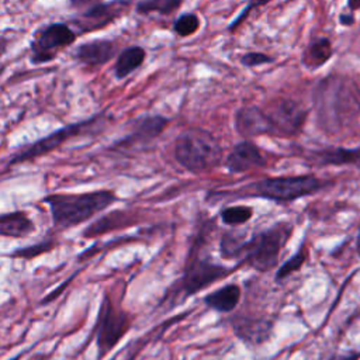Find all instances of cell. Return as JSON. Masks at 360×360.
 Returning <instances> with one entry per match:
<instances>
[{
    "label": "cell",
    "mask_w": 360,
    "mask_h": 360,
    "mask_svg": "<svg viewBox=\"0 0 360 360\" xmlns=\"http://www.w3.org/2000/svg\"><path fill=\"white\" fill-rule=\"evenodd\" d=\"M318 127L328 134H338L353 125L360 117V87L347 76L329 75L312 93Z\"/></svg>",
    "instance_id": "obj_1"
},
{
    "label": "cell",
    "mask_w": 360,
    "mask_h": 360,
    "mask_svg": "<svg viewBox=\"0 0 360 360\" xmlns=\"http://www.w3.org/2000/svg\"><path fill=\"white\" fill-rule=\"evenodd\" d=\"M58 229L76 226L101 212L118 197L110 190H96L80 194H51L44 200Z\"/></svg>",
    "instance_id": "obj_2"
},
{
    "label": "cell",
    "mask_w": 360,
    "mask_h": 360,
    "mask_svg": "<svg viewBox=\"0 0 360 360\" xmlns=\"http://www.w3.org/2000/svg\"><path fill=\"white\" fill-rule=\"evenodd\" d=\"M177 163L191 173H202L214 169L222 159V148L218 139L202 128H188L174 142Z\"/></svg>",
    "instance_id": "obj_3"
},
{
    "label": "cell",
    "mask_w": 360,
    "mask_h": 360,
    "mask_svg": "<svg viewBox=\"0 0 360 360\" xmlns=\"http://www.w3.org/2000/svg\"><path fill=\"white\" fill-rule=\"evenodd\" d=\"M291 233V226L277 224L266 231L245 239L240 248L239 264H246L257 271H269L278 263V255Z\"/></svg>",
    "instance_id": "obj_4"
},
{
    "label": "cell",
    "mask_w": 360,
    "mask_h": 360,
    "mask_svg": "<svg viewBox=\"0 0 360 360\" xmlns=\"http://www.w3.org/2000/svg\"><path fill=\"white\" fill-rule=\"evenodd\" d=\"M329 181L315 176H280L267 177L250 184L253 195L273 200L277 202H288L305 195H311L326 187Z\"/></svg>",
    "instance_id": "obj_5"
},
{
    "label": "cell",
    "mask_w": 360,
    "mask_h": 360,
    "mask_svg": "<svg viewBox=\"0 0 360 360\" xmlns=\"http://www.w3.org/2000/svg\"><path fill=\"white\" fill-rule=\"evenodd\" d=\"M129 325L131 321L127 312L117 307L105 294L101 301L96 323L97 359H103L115 347L129 329Z\"/></svg>",
    "instance_id": "obj_6"
},
{
    "label": "cell",
    "mask_w": 360,
    "mask_h": 360,
    "mask_svg": "<svg viewBox=\"0 0 360 360\" xmlns=\"http://www.w3.org/2000/svg\"><path fill=\"white\" fill-rule=\"evenodd\" d=\"M232 271L231 267L208 262L205 259L188 260L184 274L179 281V290L183 298H188L205 287L225 278Z\"/></svg>",
    "instance_id": "obj_7"
},
{
    "label": "cell",
    "mask_w": 360,
    "mask_h": 360,
    "mask_svg": "<svg viewBox=\"0 0 360 360\" xmlns=\"http://www.w3.org/2000/svg\"><path fill=\"white\" fill-rule=\"evenodd\" d=\"M273 125L274 135L294 136L297 135L307 118V110L295 100L281 98L264 110Z\"/></svg>",
    "instance_id": "obj_8"
},
{
    "label": "cell",
    "mask_w": 360,
    "mask_h": 360,
    "mask_svg": "<svg viewBox=\"0 0 360 360\" xmlns=\"http://www.w3.org/2000/svg\"><path fill=\"white\" fill-rule=\"evenodd\" d=\"M76 39V34L62 22H53L46 25L34 39L32 48V62L44 63L52 60L56 52Z\"/></svg>",
    "instance_id": "obj_9"
},
{
    "label": "cell",
    "mask_w": 360,
    "mask_h": 360,
    "mask_svg": "<svg viewBox=\"0 0 360 360\" xmlns=\"http://www.w3.org/2000/svg\"><path fill=\"white\" fill-rule=\"evenodd\" d=\"M96 121V118L87 120V121H82V122H75L66 127H62L59 129H56L55 132L49 134L45 138H41L39 141L31 143L30 146L21 149L20 152H17L11 159H10V165H17V163H22L35 158H39L42 155L49 153L51 150L59 148L63 142H66L68 139L82 134L89 125H91Z\"/></svg>",
    "instance_id": "obj_10"
},
{
    "label": "cell",
    "mask_w": 360,
    "mask_h": 360,
    "mask_svg": "<svg viewBox=\"0 0 360 360\" xmlns=\"http://www.w3.org/2000/svg\"><path fill=\"white\" fill-rule=\"evenodd\" d=\"M235 128L245 138L259 135H274L273 125L266 111L257 105H246L235 114Z\"/></svg>",
    "instance_id": "obj_11"
},
{
    "label": "cell",
    "mask_w": 360,
    "mask_h": 360,
    "mask_svg": "<svg viewBox=\"0 0 360 360\" xmlns=\"http://www.w3.org/2000/svg\"><path fill=\"white\" fill-rule=\"evenodd\" d=\"M264 165L266 160L259 148L249 141H242L235 145L225 159V169L231 174L245 173L256 167H263Z\"/></svg>",
    "instance_id": "obj_12"
},
{
    "label": "cell",
    "mask_w": 360,
    "mask_h": 360,
    "mask_svg": "<svg viewBox=\"0 0 360 360\" xmlns=\"http://www.w3.org/2000/svg\"><path fill=\"white\" fill-rule=\"evenodd\" d=\"M231 328L240 340L250 345H260L270 338L273 322L264 318L239 315L231 319Z\"/></svg>",
    "instance_id": "obj_13"
},
{
    "label": "cell",
    "mask_w": 360,
    "mask_h": 360,
    "mask_svg": "<svg viewBox=\"0 0 360 360\" xmlns=\"http://www.w3.org/2000/svg\"><path fill=\"white\" fill-rule=\"evenodd\" d=\"M115 53V45L107 39L84 42L75 51V58L87 66H101Z\"/></svg>",
    "instance_id": "obj_14"
},
{
    "label": "cell",
    "mask_w": 360,
    "mask_h": 360,
    "mask_svg": "<svg viewBox=\"0 0 360 360\" xmlns=\"http://www.w3.org/2000/svg\"><path fill=\"white\" fill-rule=\"evenodd\" d=\"M309 159L319 166H343L360 163V146L326 148L309 153Z\"/></svg>",
    "instance_id": "obj_15"
},
{
    "label": "cell",
    "mask_w": 360,
    "mask_h": 360,
    "mask_svg": "<svg viewBox=\"0 0 360 360\" xmlns=\"http://www.w3.org/2000/svg\"><path fill=\"white\" fill-rule=\"evenodd\" d=\"M35 231L34 221L24 211L0 214V236L25 238Z\"/></svg>",
    "instance_id": "obj_16"
},
{
    "label": "cell",
    "mask_w": 360,
    "mask_h": 360,
    "mask_svg": "<svg viewBox=\"0 0 360 360\" xmlns=\"http://www.w3.org/2000/svg\"><path fill=\"white\" fill-rule=\"evenodd\" d=\"M240 300V287L235 283L225 284L221 288L207 294L204 297V304L218 312H231L236 308Z\"/></svg>",
    "instance_id": "obj_17"
},
{
    "label": "cell",
    "mask_w": 360,
    "mask_h": 360,
    "mask_svg": "<svg viewBox=\"0 0 360 360\" xmlns=\"http://www.w3.org/2000/svg\"><path fill=\"white\" fill-rule=\"evenodd\" d=\"M128 6H129V3L125 0H115L111 3L97 4L96 7L90 8L84 14L86 21L89 22L87 28L93 30V28H100V27L110 24L117 17H120L127 10Z\"/></svg>",
    "instance_id": "obj_18"
},
{
    "label": "cell",
    "mask_w": 360,
    "mask_h": 360,
    "mask_svg": "<svg viewBox=\"0 0 360 360\" xmlns=\"http://www.w3.org/2000/svg\"><path fill=\"white\" fill-rule=\"evenodd\" d=\"M167 125V118L160 117V115H150V117H145L141 118L135 128L134 132L125 138L121 145H131L134 142H145V141H150L156 136H159L162 134V131L166 128Z\"/></svg>",
    "instance_id": "obj_19"
},
{
    "label": "cell",
    "mask_w": 360,
    "mask_h": 360,
    "mask_svg": "<svg viewBox=\"0 0 360 360\" xmlns=\"http://www.w3.org/2000/svg\"><path fill=\"white\" fill-rule=\"evenodd\" d=\"M332 56V44L328 38H318L307 45L302 52V63L308 69H318Z\"/></svg>",
    "instance_id": "obj_20"
},
{
    "label": "cell",
    "mask_w": 360,
    "mask_h": 360,
    "mask_svg": "<svg viewBox=\"0 0 360 360\" xmlns=\"http://www.w3.org/2000/svg\"><path fill=\"white\" fill-rule=\"evenodd\" d=\"M145 60V51L141 46H129L124 49L115 63V76L124 79L135 69H138Z\"/></svg>",
    "instance_id": "obj_21"
},
{
    "label": "cell",
    "mask_w": 360,
    "mask_h": 360,
    "mask_svg": "<svg viewBox=\"0 0 360 360\" xmlns=\"http://www.w3.org/2000/svg\"><path fill=\"white\" fill-rule=\"evenodd\" d=\"M253 215V208L249 205H231L219 212L221 221L228 226H238L246 224Z\"/></svg>",
    "instance_id": "obj_22"
},
{
    "label": "cell",
    "mask_w": 360,
    "mask_h": 360,
    "mask_svg": "<svg viewBox=\"0 0 360 360\" xmlns=\"http://www.w3.org/2000/svg\"><path fill=\"white\" fill-rule=\"evenodd\" d=\"M243 236L238 235L233 231H228L222 235L219 242V252L224 259H233L239 260L240 256V248L243 243Z\"/></svg>",
    "instance_id": "obj_23"
},
{
    "label": "cell",
    "mask_w": 360,
    "mask_h": 360,
    "mask_svg": "<svg viewBox=\"0 0 360 360\" xmlns=\"http://www.w3.org/2000/svg\"><path fill=\"white\" fill-rule=\"evenodd\" d=\"M181 4V0H143L136 6L138 13H160V14H170L176 11Z\"/></svg>",
    "instance_id": "obj_24"
},
{
    "label": "cell",
    "mask_w": 360,
    "mask_h": 360,
    "mask_svg": "<svg viewBox=\"0 0 360 360\" xmlns=\"http://www.w3.org/2000/svg\"><path fill=\"white\" fill-rule=\"evenodd\" d=\"M307 260V253L305 250L301 248L294 256H291L288 260H285L280 267L278 270L276 271V280H283L285 277H288L290 274H292L294 271L300 270L302 267V264L305 263Z\"/></svg>",
    "instance_id": "obj_25"
},
{
    "label": "cell",
    "mask_w": 360,
    "mask_h": 360,
    "mask_svg": "<svg viewBox=\"0 0 360 360\" xmlns=\"http://www.w3.org/2000/svg\"><path fill=\"white\" fill-rule=\"evenodd\" d=\"M200 27V20L195 14L188 13V14H183L180 15L176 21H174V31L177 35L180 37H188L191 34H194Z\"/></svg>",
    "instance_id": "obj_26"
},
{
    "label": "cell",
    "mask_w": 360,
    "mask_h": 360,
    "mask_svg": "<svg viewBox=\"0 0 360 360\" xmlns=\"http://www.w3.org/2000/svg\"><path fill=\"white\" fill-rule=\"evenodd\" d=\"M52 248V242L51 240H42L41 243L37 245H31L28 248H22V249H17L13 256L15 257H34L38 256L41 253L48 252Z\"/></svg>",
    "instance_id": "obj_27"
},
{
    "label": "cell",
    "mask_w": 360,
    "mask_h": 360,
    "mask_svg": "<svg viewBox=\"0 0 360 360\" xmlns=\"http://www.w3.org/2000/svg\"><path fill=\"white\" fill-rule=\"evenodd\" d=\"M240 62L245 66L253 68V66H259L263 63H270V62H273V58L266 53H260V52H249L240 58Z\"/></svg>",
    "instance_id": "obj_28"
},
{
    "label": "cell",
    "mask_w": 360,
    "mask_h": 360,
    "mask_svg": "<svg viewBox=\"0 0 360 360\" xmlns=\"http://www.w3.org/2000/svg\"><path fill=\"white\" fill-rule=\"evenodd\" d=\"M269 1H271V0H249L248 6H246V7L243 8V11L238 15V18H235V20H233V22L228 27V30H229V31L235 30L239 24H242V21L249 15V13H250L253 8L260 7V6H264V4H267Z\"/></svg>",
    "instance_id": "obj_29"
},
{
    "label": "cell",
    "mask_w": 360,
    "mask_h": 360,
    "mask_svg": "<svg viewBox=\"0 0 360 360\" xmlns=\"http://www.w3.org/2000/svg\"><path fill=\"white\" fill-rule=\"evenodd\" d=\"M360 359V352H342V353H333L329 356L328 360H359Z\"/></svg>",
    "instance_id": "obj_30"
},
{
    "label": "cell",
    "mask_w": 360,
    "mask_h": 360,
    "mask_svg": "<svg viewBox=\"0 0 360 360\" xmlns=\"http://www.w3.org/2000/svg\"><path fill=\"white\" fill-rule=\"evenodd\" d=\"M353 21H354L353 15H346V14H342V15H340V22L345 24V25H350Z\"/></svg>",
    "instance_id": "obj_31"
},
{
    "label": "cell",
    "mask_w": 360,
    "mask_h": 360,
    "mask_svg": "<svg viewBox=\"0 0 360 360\" xmlns=\"http://www.w3.org/2000/svg\"><path fill=\"white\" fill-rule=\"evenodd\" d=\"M356 249H357V253L360 255V226H359V233H357V239H356Z\"/></svg>",
    "instance_id": "obj_32"
},
{
    "label": "cell",
    "mask_w": 360,
    "mask_h": 360,
    "mask_svg": "<svg viewBox=\"0 0 360 360\" xmlns=\"http://www.w3.org/2000/svg\"><path fill=\"white\" fill-rule=\"evenodd\" d=\"M1 72H3V69H1V68H0V75H1Z\"/></svg>",
    "instance_id": "obj_33"
}]
</instances>
